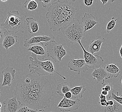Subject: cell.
I'll return each instance as SVG.
<instances>
[{
    "instance_id": "30",
    "label": "cell",
    "mask_w": 122,
    "mask_h": 112,
    "mask_svg": "<svg viewBox=\"0 0 122 112\" xmlns=\"http://www.w3.org/2000/svg\"><path fill=\"white\" fill-rule=\"evenodd\" d=\"M64 97L66 98V99H69V100H72L73 99L72 94V93H71V91H69V92H67L65 94V96Z\"/></svg>"
},
{
    "instance_id": "20",
    "label": "cell",
    "mask_w": 122,
    "mask_h": 112,
    "mask_svg": "<svg viewBox=\"0 0 122 112\" xmlns=\"http://www.w3.org/2000/svg\"><path fill=\"white\" fill-rule=\"evenodd\" d=\"M104 69L109 73L111 78H117L121 72V70L115 64H110L104 66Z\"/></svg>"
},
{
    "instance_id": "33",
    "label": "cell",
    "mask_w": 122,
    "mask_h": 112,
    "mask_svg": "<svg viewBox=\"0 0 122 112\" xmlns=\"http://www.w3.org/2000/svg\"><path fill=\"white\" fill-rule=\"evenodd\" d=\"M107 100H100L99 103L101 104L102 107H105L106 106Z\"/></svg>"
},
{
    "instance_id": "36",
    "label": "cell",
    "mask_w": 122,
    "mask_h": 112,
    "mask_svg": "<svg viewBox=\"0 0 122 112\" xmlns=\"http://www.w3.org/2000/svg\"><path fill=\"white\" fill-rule=\"evenodd\" d=\"M108 93H109V92L105 91V90H103L101 91V94L104 96H107V95H108Z\"/></svg>"
},
{
    "instance_id": "32",
    "label": "cell",
    "mask_w": 122,
    "mask_h": 112,
    "mask_svg": "<svg viewBox=\"0 0 122 112\" xmlns=\"http://www.w3.org/2000/svg\"><path fill=\"white\" fill-rule=\"evenodd\" d=\"M28 108L24 107V106H21V107L20 108L18 111L17 112H27Z\"/></svg>"
},
{
    "instance_id": "39",
    "label": "cell",
    "mask_w": 122,
    "mask_h": 112,
    "mask_svg": "<svg viewBox=\"0 0 122 112\" xmlns=\"http://www.w3.org/2000/svg\"><path fill=\"white\" fill-rule=\"evenodd\" d=\"M119 82H120V84H121V85H122V75H121V77H120V81H119Z\"/></svg>"
},
{
    "instance_id": "6",
    "label": "cell",
    "mask_w": 122,
    "mask_h": 112,
    "mask_svg": "<svg viewBox=\"0 0 122 112\" xmlns=\"http://www.w3.org/2000/svg\"><path fill=\"white\" fill-rule=\"evenodd\" d=\"M61 31L64 36L72 44L78 43L85 37L84 28L78 19L73 20L68 26L62 28Z\"/></svg>"
},
{
    "instance_id": "22",
    "label": "cell",
    "mask_w": 122,
    "mask_h": 112,
    "mask_svg": "<svg viewBox=\"0 0 122 112\" xmlns=\"http://www.w3.org/2000/svg\"><path fill=\"white\" fill-rule=\"evenodd\" d=\"M86 89L83 85L75 86L72 89H71L70 91L72 93L73 96L72 99L82 98L83 97L84 93L86 91Z\"/></svg>"
},
{
    "instance_id": "13",
    "label": "cell",
    "mask_w": 122,
    "mask_h": 112,
    "mask_svg": "<svg viewBox=\"0 0 122 112\" xmlns=\"http://www.w3.org/2000/svg\"><path fill=\"white\" fill-rule=\"evenodd\" d=\"M16 73V70L12 67H8L3 70V80L1 86H10L12 81L15 79Z\"/></svg>"
},
{
    "instance_id": "3",
    "label": "cell",
    "mask_w": 122,
    "mask_h": 112,
    "mask_svg": "<svg viewBox=\"0 0 122 112\" xmlns=\"http://www.w3.org/2000/svg\"><path fill=\"white\" fill-rule=\"evenodd\" d=\"M18 81L30 91L49 100L54 96L51 83L44 76L28 74Z\"/></svg>"
},
{
    "instance_id": "38",
    "label": "cell",
    "mask_w": 122,
    "mask_h": 112,
    "mask_svg": "<svg viewBox=\"0 0 122 112\" xmlns=\"http://www.w3.org/2000/svg\"><path fill=\"white\" fill-rule=\"evenodd\" d=\"M34 112H45V111L44 110H36Z\"/></svg>"
},
{
    "instance_id": "27",
    "label": "cell",
    "mask_w": 122,
    "mask_h": 112,
    "mask_svg": "<svg viewBox=\"0 0 122 112\" xmlns=\"http://www.w3.org/2000/svg\"><path fill=\"white\" fill-rule=\"evenodd\" d=\"M57 0H40V2L42 3L43 8H46L47 6H51L54 3L56 2Z\"/></svg>"
},
{
    "instance_id": "7",
    "label": "cell",
    "mask_w": 122,
    "mask_h": 112,
    "mask_svg": "<svg viewBox=\"0 0 122 112\" xmlns=\"http://www.w3.org/2000/svg\"><path fill=\"white\" fill-rule=\"evenodd\" d=\"M45 45L47 50V57H51L55 62H60L67 54L64 44H59L55 40L46 43Z\"/></svg>"
},
{
    "instance_id": "17",
    "label": "cell",
    "mask_w": 122,
    "mask_h": 112,
    "mask_svg": "<svg viewBox=\"0 0 122 112\" xmlns=\"http://www.w3.org/2000/svg\"><path fill=\"white\" fill-rule=\"evenodd\" d=\"M106 39L99 36L96 37L94 40L92 41L87 47V51L90 53L94 54L95 53L98 52L101 48L102 44L105 42Z\"/></svg>"
},
{
    "instance_id": "37",
    "label": "cell",
    "mask_w": 122,
    "mask_h": 112,
    "mask_svg": "<svg viewBox=\"0 0 122 112\" xmlns=\"http://www.w3.org/2000/svg\"><path fill=\"white\" fill-rule=\"evenodd\" d=\"M120 57H121L122 59V45H121V46L120 47Z\"/></svg>"
},
{
    "instance_id": "21",
    "label": "cell",
    "mask_w": 122,
    "mask_h": 112,
    "mask_svg": "<svg viewBox=\"0 0 122 112\" xmlns=\"http://www.w3.org/2000/svg\"><path fill=\"white\" fill-rule=\"evenodd\" d=\"M71 89L68 82H64L57 84L56 92L59 96L63 97L67 92L70 91Z\"/></svg>"
},
{
    "instance_id": "35",
    "label": "cell",
    "mask_w": 122,
    "mask_h": 112,
    "mask_svg": "<svg viewBox=\"0 0 122 112\" xmlns=\"http://www.w3.org/2000/svg\"><path fill=\"white\" fill-rule=\"evenodd\" d=\"M99 97L100 100H107L106 96L103 95V94H102L101 93L100 95H99Z\"/></svg>"
},
{
    "instance_id": "42",
    "label": "cell",
    "mask_w": 122,
    "mask_h": 112,
    "mask_svg": "<svg viewBox=\"0 0 122 112\" xmlns=\"http://www.w3.org/2000/svg\"><path fill=\"white\" fill-rule=\"evenodd\" d=\"M0 112H1V110L0 109Z\"/></svg>"
},
{
    "instance_id": "12",
    "label": "cell",
    "mask_w": 122,
    "mask_h": 112,
    "mask_svg": "<svg viewBox=\"0 0 122 112\" xmlns=\"http://www.w3.org/2000/svg\"><path fill=\"white\" fill-rule=\"evenodd\" d=\"M4 112H17L21 107L20 102L15 96L11 98H7L3 101Z\"/></svg>"
},
{
    "instance_id": "43",
    "label": "cell",
    "mask_w": 122,
    "mask_h": 112,
    "mask_svg": "<svg viewBox=\"0 0 122 112\" xmlns=\"http://www.w3.org/2000/svg\"><path fill=\"white\" fill-rule=\"evenodd\" d=\"M0 93H1V92H0Z\"/></svg>"
},
{
    "instance_id": "19",
    "label": "cell",
    "mask_w": 122,
    "mask_h": 112,
    "mask_svg": "<svg viewBox=\"0 0 122 112\" xmlns=\"http://www.w3.org/2000/svg\"><path fill=\"white\" fill-rule=\"evenodd\" d=\"M26 21L29 33L31 34L37 33L39 30V23L33 17H26Z\"/></svg>"
},
{
    "instance_id": "14",
    "label": "cell",
    "mask_w": 122,
    "mask_h": 112,
    "mask_svg": "<svg viewBox=\"0 0 122 112\" xmlns=\"http://www.w3.org/2000/svg\"><path fill=\"white\" fill-rule=\"evenodd\" d=\"M97 23L98 22L96 20L95 17L92 14L85 13L81 22L85 33L94 28Z\"/></svg>"
},
{
    "instance_id": "41",
    "label": "cell",
    "mask_w": 122,
    "mask_h": 112,
    "mask_svg": "<svg viewBox=\"0 0 122 112\" xmlns=\"http://www.w3.org/2000/svg\"><path fill=\"white\" fill-rule=\"evenodd\" d=\"M1 107H2V104L0 102V108Z\"/></svg>"
},
{
    "instance_id": "4",
    "label": "cell",
    "mask_w": 122,
    "mask_h": 112,
    "mask_svg": "<svg viewBox=\"0 0 122 112\" xmlns=\"http://www.w3.org/2000/svg\"><path fill=\"white\" fill-rule=\"evenodd\" d=\"M29 59L30 63L29 64L28 68L31 74H36L39 76H45L47 75H53L54 73H56L63 79H66V77L55 70L53 63L49 59H41L38 58L36 55L33 53Z\"/></svg>"
},
{
    "instance_id": "9",
    "label": "cell",
    "mask_w": 122,
    "mask_h": 112,
    "mask_svg": "<svg viewBox=\"0 0 122 112\" xmlns=\"http://www.w3.org/2000/svg\"><path fill=\"white\" fill-rule=\"evenodd\" d=\"M81 106L79 99L69 100L64 97L57 106V108L61 112H70L77 110Z\"/></svg>"
},
{
    "instance_id": "24",
    "label": "cell",
    "mask_w": 122,
    "mask_h": 112,
    "mask_svg": "<svg viewBox=\"0 0 122 112\" xmlns=\"http://www.w3.org/2000/svg\"><path fill=\"white\" fill-rule=\"evenodd\" d=\"M38 3L34 0H27L24 2V7L26 9L33 11L37 8Z\"/></svg>"
},
{
    "instance_id": "5",
    "label": "cell",
    "mask_w": 122,
    "mask_h": 112,
    "mask_svg": "<svg viewBox=\"0 0 122 112\" xmlns=\"http://www.w3.org/2000/svg\"><path fill=\"white\" fill-rule=\"evenodd\" d=\"M26 18V16L20 15L17 10L10 11L0 26L9 33L17 34L19 32L24 33L27 24Z\"/></svg>"
},
{
    "instance_id": "2",
    "label": "cell",
    "mask_w": 122,
    "mask_h": 112,
    "mask_svg": "<svg viewBox=\"0 0 122 112\" xmlns=\"http://www.w3.org/2000/svg\"><path fill=\"white\" fill-rule=\"evenodd\" d=\"M14 94L22 106L32 110H44L50 107L51 100L30 91L18 80L15 87Z\"/></svg>"
},
{
    "instance_id": "1",
    "label": "cell",
    "mask_w": 122,
    "mask_h": 112,
    "mask_svg": "<svg viewBox=\"0 0 122 112\" xmlns=\"http://www.w3.org/2000/svg\"><path fill=\"white\" fill-rule=\"evenodd\" d=\"M77 10L70 1L57 0L49 7L46 14L50 29L59 31L68 26L75 19Z\"/></svg>"
},
{
    "instance_id": "10",
    "label": "cell",
    "mask_w": 122,
    "mask_h": 112,
    "mask_svg": "<svg viewBox=\"0 0 122 112\" xmlns=\"http://www.w3.org/2000/svg\"><path fill=\"white\" fill-rule=\"evenodd\" d=\"M55 37L52 34L42 36H35L30 35L26 37L24 42V46L28 48L30 46L33 44H39L42 42H47L54 41Z\"/></svg>"
},
{
    "instance_id": "34",
    "label": "cell",
    "mask_w": 122,
    "mask_h": 112,
    "mask_svg": "<svg viewBox=\"0 0 122 112\" xmlns=\"http://www.w3.org/2000/svg\"><path fill=\"white\" fill-rule=\"evenodd\" d=\"M100 1H101V2L102 3V5L103 6L104 5H106V4L107 3H108V2H110L111 1V2H114V1H109V0H100Z\"/></svg>"
},
{
    "instance_id": "26",
    "label": "cell",
    "mask_w": 122,
    "mask_h": 112,
    "mask_svg": "<svg viewBox=\"0 0 122 112\" xmlns=\"http://www.w3.org/2000/svg\"><path fill=\"white\" fill-rule=\"evenodd\" d=\"M117 20L118 19H116L114 17H113L111 18L110 21L108 23L107 26L106 31L107 33H110L111 31L114 28L117 23Z\"/></svg>"
},
{
    "instance_id": "11",
    "label": "cell",
    "mask_w": 122,
    "mask_h": 112,
    "mask_svg": "<svg viewBox=\"0 0 122 112\" xmlns=\"http://www.w3.org/2000/svg\"><path fill=\"white\" fill-rule=\"evenodd\" d=\"M67 65L70 70L77 72L79 75L81 72H85L88 70L84 59H71L69 61Z\"/></svg>"
},
{
    "instance_id": "40",
    "label": "cell",
    "mask_w": 122,
    "mask_h": 112,
    "mask_svg": "<svg viewBox=\"0 0 122 112\" xmlns=\"http://www.w3.org/2000/svg\"><path fill=\"white\" fill-rule=\"evenodd\" d=\"M1 1H2V2H6V1H7V0H1Z\"/></svg>"
},
{
    "instance_id": "8",
    "label": "cell",
    "mask_w": 122,
    "mask_h": 112,
    "mask_svg": "<svg viewBox=\"0 0 122 112\" xmlns=\"http://www.w3.org/2000/svg\"><path fill=\"white\" fill-rule=\"evenodd\" d=\"M78 43L79 44L83 50L84 60L87 67L95 70L101 67V65L104 62V60L101 56L99 54L94 55V54L87 51L82 45L81 41L78 42Z\"/></svg>"
},
{
    "instance_id": "23",
    "label": "cell",
    "mask_w": 122,
    "mask_h": 112,
    "mask_svg": "<svg viewBox=\"0 0 122 112\" xmlns=\"http://www.w3.org/2000/svg\"><path fill=\"white\" fill-rule=\"evenodd\" d=\"M103 112H122V106L114 100V104L107 107H102Z\"/></svg>"
},
{
    "instance_id": "28",
    "label": "cell",
    "mask_w": 122,
    "mask_h": 112,
    "mask_svg": "<svg viewBox=\"0 0 122 112\" xmlns=\"http://www.w3.org/2000/svg\"><path fill=\"white\" fill-rule=\"evenodd\" d=\"M103 85V87L102 88V91L105 90L108 92L113 91V85L111 83H105Z\"/></svg>"
},
{
    "instance_id": "15",
    "label": "cell",
    "mask_w": 122,
    "mask_h": 112,
    "mask_svg": "<svg viewBox=\"0 0 122 112\" xmlns=\"http://www.w3.org/2000/svg\"><path fill=\"white\" fill-rule=\"evenodd\" d=\"M93 79H96L97 83H101L102 84L105 83V80L111 78L110 74L106 72L104 68L100 67L94 70L91 75Z\"/></svg>"
},
{
    "instance_id": "16",
    "label": "cell",
    "mask_w": 122,
    "mask_h": 112,
    "mask_svg": "<svg viewBox=\"0 0 122 112\" xmlns=\"http://www.w3.org/2000/svg\"><path fill=\"white\" fill-rule=\"evenodd\" d=\"M27 50L37 56H41V59H45L47 57L46 48L42 43L32 44L27 48Z\"/></svg>"
},
{
    "instance_id": "29",
    "label": "cell",
    "mask_w": 122,
    "mask_h": 112,
    "mask_svg": "<svg viewBox=\"0 0 122 112\" xmlns=\"http://www.w3.org/2000/svg\"><path fill=\"white\" fill-rule=\"evenodd\" d=\"M7 32L0 25V45L2 44L3 41Z\"/></svg>"
},
{
    "instance_id": "31",
    "label": "cell",
    "mask_w": 122,
    "mask_h": 112,
    "mask_svg": "<svg viewBox=\"0 0 122 112\" xmlns=\"http://www.w3.org/2000/svg\"><path fill=\"white\" fill-rule=\"evenodd\" d=\"M85 5L87 6H91L93 4V0H85L84 1Z\"/></svg>"
},
{
    "instance_id": "25",
    "label": "cell",
    "mask_w": 122,
    "mask_h": 112,
    "mask_svg": "<svg viewBox=\"0 0 122 112\" xmlns=\"http://www.w3.org/2000/svg\"><path fill=\"white\" fill-rule=\"evenodd\" d=\"M109 99L115 100L122 106V95L119 96V92L113 89L112 91L111 95L109 97Z\"/></svg>"
},
{
    "instance_id": "44",
    "label": "cell",
    "mask_w": 122,
    "mask_h": 112,
    "mask_svg": "<svg viewBox=\"0 0 122 112\" xmlns=\"http://www.w3.org/2000/svg\"></svg>"
},
{
    "instance_id": "18",
    "label": "cell",
    "mask_w": 122,
    "mask_h": 112,
    "mask_svg": "<svg viewBox=\"0 0 122 112\" xmlns=\"http://www.w3.org/2000/svg\"><path fill=\"white\" fill-rule=\"evenodd\" d=\"M17 36L13 35L7 32L3 41V47L6 50H8L10 47L14 46L17 42Z\"/></svg>"
}]
</instances>
